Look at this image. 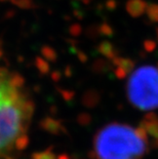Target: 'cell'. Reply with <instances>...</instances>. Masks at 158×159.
Here are the masks:
<instances>
[{"mask_svg":"<svg viewBox=\"0 0 158 159\" xmlns=\"http://www.w3.org/2000/svg\"><path fill=\"white\" fill-rule=\"evenodd\" d=\"M148 148L149 141L145 129L129 124H107L93 138L96 159H142Z\"/></svg>","mask_w":158,"mask_h":159,"instance_id":"cell-2","label":"cell"},{"mask_svg":"<svg viewBox=\"0 0 158 159\" xmlns=\"http://www.w3.org/2000/svg\"><path fill=\"white\" fill-rule=\"evenodd\" d=\"M15 5L19 6L21 8H31L33 5V1L32 0H11Z\"/></svg>","mask_w":158,"mask_h":159,"instance_id":"cell-5","label":"cell"},{"mask_svg":"<svg viewBox=\"0 0 158 159\" xmlns=\"http://www.w3.org/2000/svg\"><path fill=\"white\" fill-rule=\"evenodd\" d=\"M126 8L130 15L139 16L144 11L145 2L143 0H129L126 4Z\"/></svg>","mask_w":158,"mask_h":159,"instance_id":"cell-4","label":"cell"},{"mask_svg":"<svg viewBox=\"0 0 158 159\" xmlns=\"http://www.w3.org/2000/svg\"><path fill=\"white\" fill-rule=\"evenodd\" d=\"M34 114V103L18 73L0 67V159L20 151Z\"/></svg>","mask_w":158,"mask_h":159,"instance_id":"cell-1","label":"cell"},{"mask_svg":"<svg viewBox=\"0 0 158 159\" xmlns=\"http://www.w3.org/2000/svg\"><path fill=\"white\" fill-rule=\"evenodd\" d=\"M116 3L114 0H108L107 1V5H108V7H114V5H115Z\"/></svg>","mask_w":158,"mask_h":159,"instance_id":"cell-7","label":"cell"},{"mask_svg":"<svg viewBox=\"0 0 158 159\" xmlns=\"http://www.w3.org/2000/svg\"><path fill=\"white\" fill-rule=\"evenodd\" d=\"M148 12H149L151 18L158 21V5L156 4L150 5L149 7H148Z\"/></svg>","mask_w":158,"mask_h":159,"instance_id":"cell-6","label":"cell"},{"mask_svg":"<svg viewBox=\"0 0 158 159\" xmlns=\"http://www.w3.org/2000/svg\"><path fill=\"white\" fill-rule=\"evenodd\" d=\"M1 2H4V1H7V0H0Z\"/></svg>","mask_w":158,"mask_h":159,"instance_id":"cell-8","label":"cell"},{"mask_svg":"<svg viewBox=\"0 0 158 159\" xmlns=\"http://www.w3.org/2000/svg\"><path fill=\"white\" fill-rule=\"evenodd\" d=\"M127 96L142 110L158 108V69L144 66L134 71L127 82Z\"/></svg>","mask_w":158,"mask_h":159,"instance_id":"cell-3","label":"cell"}]
</instances>
